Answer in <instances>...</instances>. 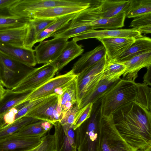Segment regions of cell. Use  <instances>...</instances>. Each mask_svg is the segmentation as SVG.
<instances>
[{
	"mask_svg": "<svg viewBox=\"0 0 151 151\" xmlns=\"http://www.w3.org/2000/svg\"><path fill=\"white\" fill-rule=\"evenodd\" d=\"M42 137L13 134L0 140V151H27L38 146Z\"/></svg>",
	"mask_w": 151,
	"mask_h": 151,
	"instance_id": "5bb4252c",
	"label": "cell"
},
{
	"mask_svg": "<svg viewBox=\"0 0 151 151\" xmlns=\"http://www.w3.org/2000/svg\"><path fill=\"white\" fill-rule=\"evenodd\" d=\"M136 102L151 111V88L145 83H137Z\"/></svg>",
	"mask_w": 151,
	"mask_h": 151,
	"instance_id": "e575fe53",
	"label": "cell"
},
{
	"mask_svg": "<svg viewBox=\"0 0 151 151\" xmlns=\"http://www.w3.org/2000/svg\"><path fill=\"white\" fill-rule=\"evenodd\" d=\"M84 50L82 45H78L72 39L67 42L57 59L50 63L57 69L58 74L69 62L82 54Z\"/></svg>",
	"mask_w": 151,
	"mask_h": 151,
	"instance_id": "ac0fdd59",
	"label": "cell"
},
{
	"mask_svg": "<svg viewBox=\"0 0 151 151\" xmlns=\"http://www.w3.org/2000/svg\"><path fill=\"white\" fill-rule=\"evenodd\" d=\"M90 30H93L92 26H82L59 30L54 33L51 37L54 38L61 37L68 39L69 38L73 37L78 35Z\"/></svg>",
	"mask_w": 151,
	"mask_h": 151,
	"instance_id": "8d00e7d4",
	"label": "cell"
},
{
	"mask_svg": "<svg viewBox=\"0 0 151 151\" xmlns=\"http://www.w3.org/2000/svg\"><path fill=\"white\" fill-rule=\"evenodd\" d=\"M90 4V0H18L9 9L16 16L30 18V14L39 10L59 6L89 7Z\"/></svg>",
	"mask_w": 151,
	"mask_h": 151,
	"instance_id": "8992f818",
	"label": "cell"
},
{
	"mask_svg": "<svg viewBox=\"0 0 151 151\" xmlns=\"http://www.w3.org/2000/svg\"><path fill=\"white\" fill-rule=\"evenodd\" d=\"M101 101L93 104L90 117L75 130L78 151H96Z\"/></svg>",
	"mask_w": 151,
	"mask_h": 151,
	"instance_id": "5b68a950",
	"label": "cell"
},
{
	"mask_svg": "<svg viewBox=\"0 0 151 151\" xmlns=\"http://www.w3.org/2000/svg\"><path fill=\"white\" fill-rule=\"evenodd\" d=\"M0 65V82L4 87L8 89L16 87L28 73H17L8 69L1 63Z\"/></svg>",
	"mask_w": 151,
	"mask_h": 151,
	"instance_id": "f546056e",
	"label": "cell"
},
{
	"mask_svg": "<svg viewBox=\"0 0 151 151\" xmlns=\"http://www.w3.org/2000/svg\"><path fill=\"white\" fill-rule=\"evenodd\" d=\"M86 6H59L37 10L30 14V18L56 19L77 13L87 9Z\"/></svg>",
	"mask_w": 151,
	"mask_h": 151,
	"instance_id": "7402d4cb",
	"label": "cell"
},
{
	"mask_svg": "<svg viewBox=\"0 0 151 151\" xmlns=\"http://www.w3.org/2000/svg\"><path fill=\"white\" fill-rule=\"evenodd\" d=\"M126 17V12H122L112 17L101 18L91 21L84 26H91L93 30L98 29H117L124 26Z\"/></svg>",
	"mask_w": 151,
	"mask_h": 151,
	"instance_id": "cb8c5ba5",
	"label": "cell"
},
{
	"mask_svg": "<svg viewBox=\"0 0 151 151\" xmlns=\"http://www.w3.org/2000/svg\"><path fill=\"white\" fill-rule=\"evenodd\" d=\"M151 67L147 68V71L143 77V82L148 86L151 85Z\"/></svg>",
	"mask_w": 151,
	"mask_h": 151,
	"instance_id": "ee69618b",
	"label": "cell"
},
{
	"mask_svg": "<svg viewBox=\"0 0 151 151\" xmlns=\"http://www.w3.org/2000/svg\"><path fill=\"white\" fill-rule=\"evenodd\" d=\"M53 126L50 122L40 120L27 125L14 134L41 138Z\"/></svg>",
	"mask_w": 151,
	"mask_h": 151,
	"instance_id": "4316f807",
	"label": "cell"
},
{
	"mask_svg": "<svg viewBox=\"0 0 151 151\" xmlns=\"http://www.w3.org/2000/svg\"><path fill=\"white\" fill-rule=\"evenodd\" d=\"M68 40L55 37L40 42L34 49L37 63L44 64L55 60L61 54Z\"/></svg>",
	"mask_w": 151,
	"mask_h": 151,
	"instance_id": "8fae6325",
	"label": "cell"
},
{
	"mask_svg": "<svg viewBox=\"0 0 151 151\" xmlns=\"http://www.w3.org/2000/svg\"><path fill=\"white\" fill-rule=\"evenodd\" d=\"M107 60L106 54L96 64L77 74L76 85L79 103L93 91L102 78Z\"/></svg>",
	"mask_w": 151,
	"mask_h": 151,
	"instance_id": "52a82bcc",
	"label": "cell"
},
{
	"mask_svg": "<svg viewBox=\"0 0 151 151\" xmlns=\"http://www.w3.org/2000/svg\"><path fill=\"white\" fill-rule=\"evenodd\" d=\"M58 70L50 63L34 68L16 87L10 91L13 92L32 91L57 74Z\"/></svg>",
	"mask_w": 151,
	"mask_h": 151,
	"instance_id": "9c48e42d",
	"label": "cell"
},
{
	"mask_svg": "<svg viewBox=\"0 0 151 151\" xmlns=\"http://www.w3.org/2000/svg\"><path fill=\"white\" fill-rule=\"evenodd\" d=\"M76 81L65 88L60 95L63 117L73 105L78 102Z\"/></svg>",
	"mask_w": 151,
	"mask_h": 151,
	"instance_id": "1f68e13d",
	"label": "cell"
},
{
	"mask_svg": "<svg viewBox=\"0 0 151 151\" xmlns=\"http://www.w3.org/2000/svg\"><path fill=\"white\" fill-rule=\"evenodd\" d=\"M151 51V39L142 36L135 39L131 45L112 62H123L142 54Z\"/></svg>",
	"mask_w": 151,
	"mask_h": 151,
	"instance_id": "44dd1931",
	"label": "cell"
},
{
	"mask_svg": "<svg viewBox=\"0 0 151 151\" xmlns=\"http://www.w3.org/2000/svg\"><path fill=\"white\" fill-rule=\"evenodd\" d=\"M143 36L136 29L132 28L124 29H110L89 30L74 37L76 42L83 40L96 38H127L136 39Z\"/></svg>",
	"mask_w": 151,
	"mask_h": 151,
	"instance_id": "4fadbf2b",
	"label": "cell"
},
{
	"mask_svg": "<svg viewBox=\"0 0 151 151\" xmlns=\"http://www.w3.org/2000/svg\"><path fill=\"white\" fill-rule=\"evenodd\" d=\"M136 151H151V146L142 149H138Z\"/></svg>",
	"mask_w": 151,
	"mask_h": 151,
	"instance_id": "bcb514c9",
	"label": "cell"
},
{
	"mask_svg": "<svg viewBox=\"0 0 151 151\" xmlns=\"http://www.w3.org/2000/svg\"><path fill=\"white\" fill-rule=\"evenodd\" d=\"M54 134H48L42 137V142L37 151H54Z\"/></svg>",
	"mask_w": 151,
	"mask_h": 151,
	"instance_id": "b9f144b4",
	"label": "cell"
},
{
	"mask_svg": "<svg viewBox=\"0 0 151 151\" xmlns=\"http://www.w3.org/2000/svg\"><path fill=\"white\" fill-rule=\"evenodd\" d=\"M31 19L14 15L9 9H0V30L27 25Z\"/></svg>",
	"mask_w": 151,
	"mask_h": 151,
	"instance_id": "484cf974",
	"label": "cell"
},
{
	"mask_svg": "<svg viewBox=\"0 0 151 151\" xmlns=\"http://www.w3.org/2000/svg\"></svg>",
	"mask_w": 151,
	"mask_h": 151,
	"instance_id": "7dc6e473",
	"label": "cell"
},
{
	"mask_svg": "<svg viewBox=\"0 0 151 151\" xmlns=\"http://www.w3.org/2000/svg\"><path fill=\"white\" fill-rule=\"evenodd\" d=\"M137 92L135 82L120 78L108 88L101 98V115H112L124 106L134 101Z\"/></svg>",
	"mask_w": 151,
	"mask_h": 151,
	"instance_id": "7a4b0ae2",
	"label": "cell"
},
{
	"mask_svg": "<svg viewBox=\"0 0 151 151\" xmlns=\"http://www.w3.org/2000/svg\"><path fill=\"white\" fill-rule=\"evenodd\" d=\"M104 46L108 61L112 62L124 51L135 39L127 38H113L97 39Z\"/></svg>",
	"mask_w": 151,
	"mask_h": 151,
	"instance_id": "e0dca14e",
	"label": "cell"
},
{
	"mask_svg": "<svg viewBox=\"0 0 151 151\" xmlns=\"http://www.w3.org/2000/svg\"><path fill=\"white\" fill-rule=\"evenodd\" d=\"M60 95H51L45 101L27 113L25 116L50 122L53 124L63 117Z\"/></svg>",
	"mask_w": 151,
	"mask_h": 151,
	"instance_id": "30bf717a",
	"label": "cell"
},
{
	"mask_svg": "<svg viewBox=\"0 0 151 151\" xmlns=\"http://www.w3.org/2000/svg\"><path fill=\"white\" fill-rule=\"evenodd\" d=\"M125 69V66L122 63L112 62L107 60L104 69L102 78H119Z\"/></svg>",
	"mask_w": 151,
	"mask_h": 151,
	"instance_id": "d590c367",
	"label": "cell"
},
{
	"mask_svg": "<svg viewBox=\"0 0 151 151\" xmlns=\"http://www.w3.org/2000/svg\"><path fill=\"white\" fill-rule=\"evenodd\" d=\"M122 137L115 125L113 114L100 116L96 151H136Z\"/></svg>",
	"mask_w": 151,
	"mask_h": 151,
	"instance_id": "277c9868",
	"label": "cell"
},
{
	"mask_svg": "<svg viewBox=\"0 0 151 151\" xmlns=\"http://www.w3.org/2000/svg\"><path fill=\"white\" fill-rule=\"evenodd\" d=\"M39 121L32 117L25 116L22 117L0 130V140L16 134L25 126Z\"/></svg>",
	"mask_w": 151,
	"mask_h": 151,
	"instance_id": "d6a6232c",
	"label": "cell"
},
{
	"mask_svg": "<svg viewBox=\"0 0 151 151\" xmlns=\"http://www.w3.org/2000/svg\"><path fill=\"white\" fill-rule=\"evenodd\" d=\"M0 63L9 70L18 73H28L34 68L0 52Z\"/></svg>",
	"mask_w": 151,
	"mask_h": 151,
	"instance_id": "836d02e7",
	"label": "cell"
},
{
	"mask_svg": "<svg viewBox=\"0 0 151 151\" xmlns=\"http://www.w3.org/2000/svg\"><path fill=\"white\" fill-rule=\"evenodd\" d=\"M120 78H102L93 91L80 101L79 110L89 103L96 102L108 88Z\"/></svg>",
	"mask_w": 151,
	"mask_h": 151,
	"instance_id": "d4e9b609",
	"label": "cell"
},
{
	"mask_svg": "<svg viewBox=\"0 0 151 151\" xmlns=\"http://www.w3.org/2000/svg\"><path fill=\"white\" fill-rule=\"evenodd\" d=\"M77 13L70 14L57 18L55 22L37 35L36 43L40 42L51 37L54 33L64 27L71 21Z\"/></svg>",
	"mask_w": 151,
	"mask_h": 151,
	"instance_id": "f1b7e54d",
	"label": "cell"
},
{
	"mask_svg": "<svg viewBox=\"0 0 151 151\" xmlns=\"http://www.w3.org/2000/svg\"><path fill=\"white\" fill-rule=\"evenodd\" d=\"M54 151H77L76 135L73 126L55 122Z\"/></svg>",
	"mask_w": 151,
	"mask_h": 151,
	"instance_id": "7c38bea8",
	"label": "cell"
},
{
	"mask_svg": "<svg viewBox=\"0 0 151 151\" xmlns=\"http://www.w3.org/2000/svg\"><path fill=\"white\" fill-rule=\"evenodd\" d=\"M8 90V89H5L4 88V86L0 82V100L2 99Z\"/></svg>",
	"mask_w": 151,
	"mask_h": 151,
	"instance_id": "f6af8a7d",
	"label": "cell"
},
{
	"mask_svg": "<svg viewBox=\"0 0 151 151\" xmlns=\"http://www.w3.org/2000/svg\"><path fill=\"white\" fill-rule=\"evenodd\" d=\"M57 19L31 18L28 25L24 43V47L32 49L33 47L36 43L37 35L55 22Z\"/></svg>",
	"mask_w": 151,
	"mask_h": 151,
	"instance_id": "ffe728a7",
	"label": "cell"
},
{
	"mask_svg": "<svg viewBox=\"0 0 151 151\" xmlns=\"http://www.w3.org/2000/svg\"><path fill=\"white\" fill-rule=\"evenodd\" d=\"M28 25L0 30V42L15 47H24V43Z\"/></svg>",
	"mask_w": 151,
	"mask_h": 151,
	"instance_id": "603a6c76",
	"label": "cell"
},
{
	"mask_svg": "<svg viewBox=\"0 0 151 151\" xmlns=\"http://www.w3.org/2000/svg\"><path fill=\"white\" fill-rule=\"evenodd\" d=\"M79 103L77 102L66 113L60 121L62 125H66L73 126L76 114L79 110Z\"/></svg>",
	"mask_w": 151,
	"mask_h": 151,
	"instance_id": "60d3db41",
	"label": "cell"
},
{
	"mask_svg": "<svg viewBox=\"0 0 151 151\" xmlns=\"http://www.w3.org/2000/svg\"><path fill=\"white\" fill-rule=\"evenodd\" d=\"M113 116L117 130L129 144L137 150L151 146V111L134 101Z\"/></svg>",
	"mask_w": 151,
	"mask_h": 151,
	"instance_id": "6da1fadb",
	"label": "cell"
},
{
	"mask_svg": "<svg viewBox=\"0 0 151 151\" xmlns=\"http://www.w3.org/2000/svg\"><path fill=\"white\" fill-rule=\"evenodd\" d=\"M27 101H23L17 105L10 109L0 119V130L14 122L16 114L24 107Z\"/></svg>",
	"mask_w": 151,
	"mask_h": 151,
	"instance_id": "74e56055",
	"label": "cell"
},
{
	"mask_svg": "<svg viewBox=\"0 0 151 151\" xmlns=\"http://www.w3.org/2000/svg\"><path fill=\"white\" fill-rule=\"evenodd\" d=\"M149 26H151V13L134 18L129 26L139 31L142 28Z\"/></svg>",
	"mask_w": 151,
	"mask_h": 151,
	"instance_id": "ab89813d",
	"label": "cell"
},
{
	"mask_svg": "<svg viewBox=\"0 0 151 151\" xmlns=\"http://www.w3.org/2000/svg\"><path fill=\"white\" fill-rule=\"evenodd\" d=\"M0 52L24 64L32 67L37 64L35 50L0 42Z\"/></svg>",
	"mask_w": 151,
	"mask_h": 151,
	"instance_id": "2e32d148",
	"label": "cell"
},
{
	"mask_svg": "<svg viewBox=\"0 0 151 151\" xmlns=\"http://www.w3.org/2000/svg\"><path fill=\"white\" fill-rule=\"evenodd\" d=\"M87 9L78 13L70 21L69 28L84 26L87 22L101 18H109L126 12L130 0H90Z\"/></svg>",
	"mask_w": 151,
	"mask_h": 151,
	"instance_id": "3957f363",
	"label": "cell"
},
{
	"mask_svg": "<svg viewBox=\"0 0 151 151\" xmlns=\"http://www.w3.org/2000/svg\"><path fill=\"white\" fill-rule=\"evenodd\" d=\"M93 104L89 103L83 108L79 110L77 112L73 125L75 130L91 116Z\"/></svg>",
	"mask_w": 151,
	"mask_h": 151,
	"instance_id": "f35d334b",
	"label": "cell"
},
{
	"mask_svg": "<svg viewBox=\"0 0 151 151\" xmlns=\"http://www.w3.org/2000/svg\"><path fill=\"white\" fill-rule=\"evenodd\" d=\"M121 63L126 67L125 70L122 75V79L135 82L141 69L151 67V51L137 55Z\"/></svg>",
	"mask_w": 151,
	"mask_h": 151,
	"instance_id": "9a60e30c",
	"label": "cell"
},
{
	"mask_svg": "<svg viewBox=\"0 0 151 151\" xmlns=\"http://www.w3.org/2000/svg\"><path fill=\"white\" fill-rule=\"evenodd\" d=\"M18 0H0V9H9Z\"/></svg>",
	"mask_w": 151,
	"mask_h": 151,
	"instance_id": "7bdbcfd3",
	"label": "cell"
},
{
	"mask_svg": "<svg viewBox=\"0 0 151 151\" xmlns=\"http://www.w3.org/2000/svg\"><path fill=\"white\" fill-rule=\"evenodd\" d=\"M77 76L71 69L65 74L54 77L30 92L24 101L35 100L54 93L60 95L65 88L76 81Z\"/></svg>",
	"mask_w": 151,
	"mask_h": 151,
	"instance_id": "ba28073f",
	"label": "cell"
},
{
	"mask_svg": "<svg viewBox=\"0 0 151 151\" xmlns=\"http://www.w3.org/2000/svg\"><path fill=\"white\" fill-rule=\"evenodd\" d=\"M106 55L104 46L102 45H98L93 49L82 55L73 65L71 70L75 73L77 74L96 64Z\"/></svg>",
	"mask_w": 151,
	"mask_h": 151,
	"instance_id": "d6986e66",
	"label": "cell"
},
{
	"mask_svg": "<svg viewBox=\"0 0 151 151\" xmlns=\"http://www.w3.org/2000/svg\"><path fill=\"white\" fill-rule=\"evenodd\" d=\"M151 13V0H130L126 17L135 18Z\"/></svg>",
	"mask_w": 151,
	"mask_h": 151,
	"instance_id": "4dcf8cb0",
	"label": "cell"
},
{
	"mask_svg": "<svg viewBox=\"0 0 151 151\" xmlns=\"http://www.w3.org/2000/svg\"><path fill=\"white\" fill-rule=\"evenodd\" d=\"M31 92H13L8 89L0 100V119L10 109L24 101Z\"/></svg>",
	"mask_w": 151,
	"mask_h": 151,
	"instance_id": "83f0119b",
	"label": "cell"
}]
</instances>
